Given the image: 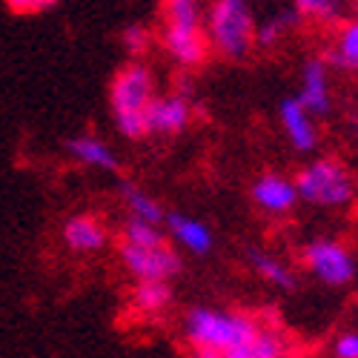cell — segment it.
I'll use <instances>...</instances> for the list:
<instances>
[{
    "instance_id": "6da1fadb",
    "label": "cell",
    "mask_w": 358,
    "mask_h": 358,
    "mask_svg": "<svg viewBox=\"0 0 358 358\" xmlns=\"http://www.w3.org/2000/svg\"><path fill=\"white\" fill-rule=\"evenodd\" d=\"M261 333V324L252 315L229 313L215 307H189L184 313V338L192 350L229 352L238 350Z\"/></svg>"
},
{
    "instance_id": "7a4b0ae2",
    "label": "cell",
    "mask_w": 358,
    "mask_h": 358,
    "mask_svg": "<svg viewBox=\"0 0 358 358\" xmlns=\"http://www.w3.org/2000/svg\"><path fill=\"white\" fill-rule=\"evenodd\" d=\"M161 49L181 69H195L210 55L203 32V6L198 0H166L161 6Z\"/></svg>"
},
{
    "instance_id": "3957f363",
    "label": "cell",
    "mask_w": 358,
    "mask_h": 358,
    "mask_svg": "<svg viewBox=\"0 0 358 358\" xmlns=\"http://www.w3.org/2000/svg\"><path fill=\"white\" fill-rule=\"evenodd\" d=\"M155 101V78L146 64H127L109 83L112 124L127 141L146 138V109Z\"/></svg>"
},
{
    "instance_id": "277c9868",
    "label": "cell",
    "mask_w": 358,
    "mask_h": 358,
    "mask_svg": "<svg viewBox=\"0 0 358 358\" xmlns=\"http://www.w3.org/2000/svg\"><path fill=\"white\" fill-rule=\"evenodd\" d=\"M203 32L210 52H218L227 61H241L255 43V15L244 0H213L203 9Z\"/></svg>"
},
{
    "instance_id": "5b68a950",
    "label": "cell",
    "mask_w": 358,
    "mask_h": 358,
    "mask_svg": "<svg viewBox=\"0 0 358 358\" xmlns=\"http://www.w3.org/2000/svg\"><path fill=\"white\" fill-rule=\"evenodd\" d=\"M298 201L321 210H341L355 198V178L338 158H315L292 178Z\"/></svg>"
},
{
    "instance_id": "8992f818",
    "label": "cell",
    "mask_w": 358,
    "mask_h": 358,
    "mask_svg": "<svg viewBox=\"0 0 358 358\" xmlns=\"http://www.w3.org/2000/svg\"><path fill=\"white\" fill-rule=\"evenodd\" d=\"M301 261L307 273L327 287H347L358 275L355 255L336 238H313V241H307L301 250Z\"/></svg>"
},
{
    "instance_id": "52a82bcc",
    "label": "cell",
    "mask_w": 358,
    "mask_h": 358,
    "mask_svg": "<svg viewBox=\"0 0 358 358\" xmlns=\"http://www.w3.org/2000/svg\"><path fill=\"white\" fill-rule=\"evenodd\" d=\"M117 261H121L124 273L135 278V284H141V281L172 284L184 270L181 255H178V250H172L169 244L166 247H155V250L121 244L117 247Z\"/></svg>"
},
{
    "instance_id": "ba28073f",
    "label": "cell",
    "mask_w": 358,
    "mask_h": 358,
    "mask_svg": "<svg viewBox=\"0 0 358 358\" xmlns=\"http://www.w3.org/2000/svg\"><path fill=\"white\" fill-rule=\"evenodd\" d=\"M61 238L72 255H98L109 247V227L95 213H72L64 221Z\"/></svg>"
},
{
    "instance_id": "9c48e42d",
    "label": "cell",
    "mask_w": 358,
    "mask_h": 358,
    "mask_svg": "<svg viewBox=\"0 0 358 358\" xmlns=\"http://www.w3.org/2000/svg\"><path fill=\"white\" fill-rule=\"evenodd\" d=\"M192 101L169 92V95H155V101L146 109V135H181L192 124Z\"/></svg>"
},
{
    "instance_id": "30bf717a",
    "label": "cell",
    "mask_w": 358,
    "mask_h": 358,
    "mask_svg": "<svg viewBox=\"0 0 358 358\" xmlns=\"http://www.w3.org/2000/svg\"><path fill=\"white\" fill-rule=\"evenodd\" d=\"M250 201L266 215H287L295 210L298 192H295L292 178L281 172H261L250 184Z\"/></svg>"
},
{
    "instance_id": "8fae6325",
    "label": "cell",
    "mask_w": 358,
    "mask_h": 358,
    "mask_svg": "<svg viewBox=\"0 0 358 358\" xmlns=\"http://www.w3.org/2000/svg\"><path fill=\"white\" fill-rule=\"evenodd\" d=\"M295 98L313 117L330 112L333 95H330V72H327V61H321V57H307L304 66H301V89H298Z\"/></svg>"
},
{
    "instance_id": "7c38bea8",
    "label": "cell",
    "mask_w": 358,
    "mask_h": 358,
    "mask_svg": "<svg viewBox=\"0 0 358 358\" xmlns=\"http://www.w3.org/2000/svg\"><path fill=\"white\" fill-rule=\"evenodd\" d=\"M278 121H281V129L295 152H301V155L315 152V146H318L315 117L298 103V98H284L278 103Z\"/></svg>"
},
{
    "instance_id": "4fadbf2b",
    "label": "cell",
    "mask_w": 358,
    "mask_h": 358,
    "mask_svg": "<svg viewBox=\"0 0 358 358\" xmlns=\"http://www.w3.org/2000/svg\"><path fill=\"white\" fill-rule=\"evenodd\" d=\"M166 235L189 255H206L215 247V235L210 229V224H203L201 218L184 215V213H166Z\"/></svg>"
},
{
    "instance_id": "5bb4252c",
    "label": "cell",
    "mask_w": 358,
    "mask_h": 358,
    "mask_svg": "<svg viewBox=\"0 0 358 358\" xmlns=\"http://www.w3.org/2000/svg\"><path fill=\"white\" fill-rule=\"evenodd\" d=\"M64 149L69 152V158L80 166L98 169V172H117L121 169V161L112 152V146L106 141H101L98 135H72Z\"/></svg>"
},
{
    "instance_id": "9a60e30c",
    "label": "cell",
    "mask_w": 358,
    "mask_h": 358,
    "mask_svg": "<svg viewBox=\"0 0 358 358\" xmlns=\"http://www.w3.org/2000/svg\"><path fill=\"white\" fill-rule=\"evenodd\" d=\"M117 195H121L124 206L129 210L132 221H143V224H152V227H164L166 221V210L161 206V201L155 195H149L146 189H141L132 181H121L117 184Z\"/></svg>"
},
{
    "instance_id": "2e32d148",
    "label": "cell",
    "mask_w": 358,
    "mask_h": 358,
    "mask_svg": "<svg viewBox=\"0 0 358 358\" xmlns=\"http://www.w3.org/2000/svg\"><path fill=\"white\" fill-rule=\"evenodd\" d=\"M250 266L258 278H264L266 284L281 289V292H295V287H298L295 270L287 261H281L278 255H270L264 250H250Z\"/></svg>"
},
{
    "instance_id": "e0dca14e",
    "label": "cell",
    "mask_w": 358,
    "mask_h": 358,
    "mask_svg": "<svg viewBox=\"0 0 358 358\" xmlns=\"http://www.w3.org/2000/svg\"><path fill=\"white\" fill-rule=\"evenodd\" d=\"M175 301V289L172 284H161V281H141L132 287V307L141 313H164L169 310Z\"/></svg>"
},
{
    "instance_id": "ac0fdd59",
    "label": "cell",
    "mask_w": 358,
    "mask_h": 358,
    "mask_svg": "<svg viewBox=\"0 0 358 358\" xmlns=\"http://www.w3.org/2000/svg\"><path fill=\"white\" fill-rule=\"evenodd\" d=\"M327 61L341 66V69H358V17L341 23Z\"/></svg>"
},
{
    "instance_id": "d6986e66",
    "label": "cell",
    "mask_w": 358,
    "mask_h": 358,
    "mask_svg": "<svg viewBox=\"0 0 358 358\" xmlns=\"http://www.w3.org/2000/svg\"><path fill=\"white\" fill-rule=\"evenodd\" d=\"M121 244L129 247H143V250H155V247H166V232L164 227H152L143 221H127L121 229Z\"/></svg>"
},
{
    "instance_id": "ffe728a7",
    "label": "cell",
    "mask_w": 358,
    "mask_h": 358,
    "mask_svg": "<svg viewBox=\"0 0 358 358\" xmlns=\"http://www.w3.org/2000/svg\"><path fill=\"white\" fill-rule=\"evenodd\" d=\"M301 17L295 15V9L289 6L287 12H281V15H273V17H266V20H261V23H255V43L258 46H264V49H270V46H275L281 38H284V32L292 26V23H298Z\"/></svg>"
},
{
    "instance_id": "44dd1931",
    "label": "cell",
    "mask_w": 358,
    "mask_h": 358,
    "mask_svg": "<svg viewBox=\"0 0 358 358\" xmlns=\"http://www.w3.org/2000/svg\"><path fill=\"white\" fill-rule=\"evenodd\" d=\"M117 41H121L124 52L132 57V64H141V57L152 49L155 35H152V29H149L146 23H127L121 29V35H117Z\"/></svg>"
},
{
    "instance_id": "7402d4cb",
    "label": "cell",
    "mask_w": 358,
    "mask_h": 358,
    "mask_svg": "<svg viewBox=\"0 0 358 358\" xmlns=\"http://www.w3.org/2000/svg\"><path fill=\"white\" fill-rule=\"evenodd\" d=\"M252 358H287V341L275 330L261 327V333L252 341Z\"/></svg>"
},
{
    "instance_id": "603a6c76",
    "label": "cell",
    "mask_w": 358,
    "mask_h": 358,
    "mask_svg": "<svg viewBox=\"0 0 358 358\" xmlns=\"http://www.w3.org/2000/svg\"><path fill=\"white\" fill-rule=\"evenodd\" d=\"M292 9L301 20H333L341 15V3H336V0H298V3H292Z\"/></svg>"
},
{
    "instance_id": "cb8c5ba5",
    "label": "cell",
    "mask_w": 358,
    "mask_h": 358,
    "mask_svg": "<svg viewBox=\"0 0 358 358\" xmlns=\"http://www.w3.org/2000/svg\"><path fill=\"white\" fill-rule=\"evenodd\" d=\"M55 9H57L55 0H9L6 3V12H12L15 17H35V15H46Z\"/></svg>"
},
{
    "instance_id": "d4e9b609",
    "label": "cell",
    "mask_w": 358,
    "mask_h": 358,
    "mask_svg": "<svg viewBox=\"0 0 358 358\" xmlns=\"http://www.w3.org/2000/svg\"><path fill=\"white\" fill-rule=\"evenodd\" d=\"M333 355L336 358H358V330L341 333L333 344Z\"/></svg>"
},
{
    "instance_id": "484cf974",
    "label": "cell",
    "mask_w": 358,
    "mask_h": 358,
    "mask_svg": "<svg viewBox=\"0 0 358 358\" xmlns=\"http://www.w3.org/2000/svg\"><path fill=\"white\" fill-rule=\"evenodd\" d=\"M189 358H224L221 352H213V350H192Z\"/></svg>"
},
{
    "instance_id": "4316f807",
    "label": "cell",
    "mask_w": 358,
    "mask_h": 358,
    "mask_svg": "<svg viewBox=\"0 0 358 358\" xmlns=\"http://www.w3.org/2000/svg\"><path fill=\"white\" fill-rule=\"evenodd\" d=\"M355 17H358V3H355Z\"/></svg>"
}]
</instances>
